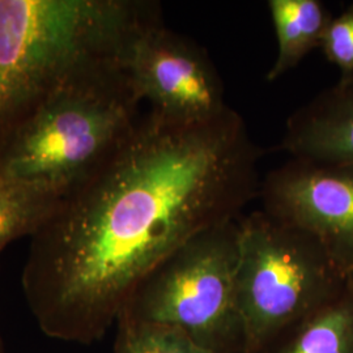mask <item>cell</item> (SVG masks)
<instances>
[{
  "label": "cell",
  "instance_id": "30bf717a",
  "mask_svg": "<svg viewBox=\"0 0 353 353\" xmlns=\"http://www.w3.org/2000/svg\"><path fill=\"white\" fill-rule=\"evenodd\" d=\"M265 353H353V283Z\"/></svg>",
  "mask_w": 353,
  "mask_h": 353
},
{
  "label": "cell",
  "instance_id": "8fae6325",
  "mask_svg": "<svg viewBox=\"0 0 353 353\" xmlns=\"http://www.w3.org/2000/svg\"><path fill=\"white\" fill-rule=\"evenodd\" d=\"M59 202L0 178V254L14 240L32 237Z\"/></svg>",
  "mask_w": 353,
  "mask_h": 353
},
{
  "label": "cell",
  "instance_id": "3957f363",
  "mask_svg": "<svg viewBox=\"0 0 353 353\" xmlns=\"http://www.w3.org/2000/svg\"><path fill=\"white\" fill-rule=\"evenodd\" d=\"M125 65L59 90L0 147V178L61 202L97 174L139 122Z\"/></svg>",
  "mask_w": 353,
  "mask_h": 353
},
{
  "label": "cell",
  "instance_id": "7c38bea8",
  "mask_svg": "<svg viewBox=\"0 0 353 353\" xmlns=\"http://www.w3.org/2000/svg\"><path fill=\"white\" fill-rule=\"evenodd\" d=\"M113 353H214L179 328L119 319Z\"/></svg>",
  "mask_w": 353,
  "mask_h": 353
},
{
  "label": "cell",
  "instance_id": "6da1fadb",
  "mask_svg": "<svg viewBox=\"0 0 353 353\" xmlns=\"http://www.w3.org/2000/svg\"><path fill=\"white\" fill-rule=\"evenodd\" d=\"M261 148L232 108L183 123L154 112L30 237L21 285L39 330L92 344L152 270L258 196Z\"/></svg>",
  "mask_w": 353,
  "mask_h": 353
},
{
  "label": "cell",
  "instance_id": "5b68a950",
  "mask_svg": "<svg viewBox=\"0 0 353 353\" xmlns=\"http://www.w3.org/2000/svg\"><path fill=\"white\" fill-rule=\"evenodd\" d=\"M239 243V219L198 233L141 280L118 321L172 326L212 352L245 353Z\"/></svg>",
  "mask_w": 353,
  "mask_h": 353
},
{
  "label": "cell",
  "instance_id": "277c9868",
  "mask_svg": "<svg viewBox=\"0 0 353 353\" xmlns=\"http://www.w3.org/2000/svg\"><path fill=\"white\" fill-rule=\"evenodd\" d=\"M237 303L245 353H265L348 284L318 241L258 210L239 219Z\"/></svg>",
  "mask_w": 353,
  "mask_h": 353
},
{
  "label": "cell",
  "instance_id": "52a82bcc",
  "mask_svg": "<svg viewBox=\"0 0 353 353\" xmlns=\"http://www.w3.org/2000/svg\"><path fill=\"white\" fill-rule=\"evenodd\" d=\"M258 196L265 214L312 234L353 283V165L290 157L265 176Z\"/></svg>",
  "mask_w": 353,
  "mask_h": 353
},
{
  "label": "cell",
  "instance_id": "9c48e42d",
  "mask_svg": "<svg viewBox=\"0 0 353 353\" xmlns=\"http://www.w3.org/2000/svg\"><path fill=\"white\" fill-rule=\"evenodd\" d=\"M267 4L278 38V58L267 74L272 83L321 48L332 16L318 0H270Z\"/></svg>",
  "mask_w": 353,
  "mask_h": 353
},
{
  "label": "cell",
  "instance_id": "8992f818",
  "mask_svg": "<svg viewBox=\"0 0 353 353\" xmlns=\"http://www.w3.org/2000/svg\"><path fill=\"white\" fill-rule=\"evenodd\" d=\"M127 74L151 112L183 123L214 119L227 110L224 85L207 51L163 21L143 30L125 61Z\"/></svg>",
  "mask_w": 353,
  "mask_h": 353
},
{
  "label": "cell",
  "instance_id": "4fadbf2b",
  "mask_svg": "<svg viewBox=\"0 0 353 353\" xmlns=\"http://www.w3.org/2000/svg\"><path fill=\"white\" fill-rule=\"evenodd\" d=\"M321 49L341 72V80L353 77V4L332 17L325 30Z\"/></svg>",
  "mask_w": 353,
  "mask_h": 353
},
{
  "label": "cell",
  "instance_id": "ba28073f",
  "mask_svg": "<svg viewBox=\"0 0 353 353\" xmlns=\"http://www.w3.org/2000/svg\"><path fill=\"white\" fill-rule=\"evenodd\" d=\"M279 148L293 159L353 165V77L293 112Z\"/></svg>",
  "mask_w": 353,
  "mask_h": 353
},
{
  "label": "cell",
  "instance_id": "5bb4252c",
  "mask_svg": "<svg viewBox=\"0 0 353 353\" xmlns=\"http://www.w3.org/2000/svg\"><path fill=\"white\" fill-rule=\"evenodd\" d=\"M0 353H6L4 352V347H3V343H1V338H0Z\"/></svg>",
  "mask_w": 353,
  "mask_h": 353
},
{
  "label": "cell",
  "instance_id": "7a4b0ae2",
  "mask_svg": "<svg viewBox=\"0 0 353 353\" xmlns=\"http://www.w3.org/2000/svg\"><path fill=\"white\" fill-rule=\"evenodd\" d=\"M160 21L148 0H0V147L59 90L125 65Z\"/></svg>",
  "mask_w": 353,
  "mask_h": 353
}]
</instances>
